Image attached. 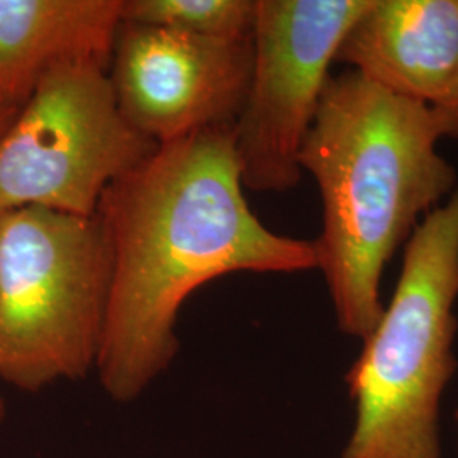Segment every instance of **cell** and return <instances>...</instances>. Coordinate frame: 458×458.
<instances>
[{"label": "cell", "instance_id": "cell-1", "mask_svg": "<svg viewBox=\"0 0 458 458\" xmlns=\"http://www.w3.org/2000/svg\"><path fill=\"white\" fill-rule=\"evenodd\" d=\"M243 189L225 126L158 145L100 197L113 278L96 369L117 403H131L175 359L179 311L199 287L234 272L318 268L314 242L270 231Z\"/></svg>", "mask_w": 458, "mask_h": 458}, {"label": "cell", "instance_id": "cell-2", "mask_svg": "<svg viewBox=\"0 0 458 458\" xmlns=\"http://www.w3.org/2000/svg\"><path fill=\"white\" fill-rule=\"evenodd\" d=\"M431 109L348 70L329 77L301 151L321 194L323 229L312 240L338 327L365 340L382 318L386 263L418 217L438 208L457 172L438 153Z\"/></svg>", "mask_w": 458, "mask_h": 458}, {"label": "cell", "instance_id": "cell-3", "mask_svg": "<svg viewBox=\"0 0 458 458\" xmlns=\"http://www.w3.org/2000/svg\"><path fill=\"white\" fill-rule=\"evenodd\" d=\"M404 251L393 302L346 376L357 425L344 458H440L438 404L457 369L458 191Z\"/></svg>", "mask_w": 458, "mask_h": 458}, {"label": "cell", "instance_id": "cell-4", "mask_svg": "<svg viewBox=\"0 0 458 458\" xmlns=\"http://www.w3.org/2000/svg\"><path fill=\"white\" fill-rule=\"evenodd\" d=\"M111 278L98 216L0 214V380L38 393L96 369Z\"/></svg>", "mask_w": 458, "mask_h": 458}, {"label": "cell", "instance_id": "cell-5", "mask_svg": "<svg viewBox=\"0 0 458 458\" xmlns=\"http://www.w3.org/2000/svg\"><path fill=\"white\" fill-rule=\"evenodd\" d=\"M157 147L121 114L107 68H58L0 138V214L43 208L92 217L106 189Z\"/></svg>", "mask_w": 458, "mask_h": 458}, {"label": "cell", "instance_id": "cell-6", "mask_svg": "<svg viewBox=\"0 0 458 458\" xmlns=\"http://www.w3.org/2000/svg\"><path fill=\"white\" fill-rule=\"evenodd\" d=\"M370 0H255L251 73L233 124L243 187L285 192L346 33Z\"/></svg>", "mask_w": 458, "mask_h": 458}, {"label": "cell", "instance_id": "cell-7", "mask_svg": "<svg viewBox=\"0 0 458 458\" xmlns=\"http://www.w3.org/2000/svg\"><path fill=\"white\" fill-rule=\"evenodd\" d=\"M251 38L204 39L123 22L109 65L115 102L155 145L233 126L251 73Z\"/></svg>", "mask_w": 458, "mask_h": 458}, {"label": "cell", "instance_id": "cell-8", "mask_svg": "<svg viewBox=\"0 0 458 458\" xmlns=\"http://www.w3.org/2000/svg\"><path fill=\"white\" fill-rule=\"evenodd\" d=\"M335 62L394 96L435 107L458 72V0H370Z\"/></svg>", "mask_w": 458, "mask_h": 458}, {"label": "cell", "instance_id": "cell-9", "mask_svg": "<svg viewBox=\"0 0 458 458\" xmlns=\"http://www.w3.org/2000/svg\"><path fill=\"white\" fill-rule=\"evenodd\" d=\"M123 0H0V96L17 109L48 73L107 68Z\"/></svg>", "mask_w": 458, "mask_h": 458}, {"label": "cell", "instance_id": "cell-10", "mask_svg": "<svg viewBox=\"0 0 458 458\" xmlns=\"http://www.w3.org/2000/svg\"><path fill=\"white\" fill-rule=\"evenodd\" d=\"M255 0H123V22L204 39L251 38Z\"/></svg>", "mask_w": 458, "mask_h": 458}, {"label": "cell", "instance_id": "cell-11", "mask_svg": "<svg viewBox=\"0 0 458 458\" xmlns=\"http://www.w3.org/2000/svg\"><path fill=\"white\" fill-rule=\"evenodd\" d=\"M429 109L440 136L458 140V72L446 98Z\"/></svg>", "mask_w": 458, "mask_h": 458}, {"label": "cell", "instance_id": "cell-12", "mask_svg": "<svg viewBox=\"0 0 458 458\" xmlns=\"http://www.w3.org/2000/svg\"><path fill=\"white\" fill-rule=\"evenodd\" d=\"M17 113H19V109L0 96V138L4 132L9 130V126L16 119Z\"/></svg>", "mask_w": 458, "mask_h": 458}, {"label": "cell", "instance_id": "cell-13", "mask_svg": "<svg viewBox=\"0 0 458 458\" xmlns=\"http://www.w3.org/2000/svg\"><path fill=\"white\" fill-rule=\"evenodd\" d=\"M4 418H5V404H4V399L0 397V425H2Z\"/></svg>", "mask_w": 458, "mask_h": 458}, {"label": "cell", "instance_id": "cell-14", "mask_svg": "<svg viewBox=\"0 0 458 458\" xmlns=\"http://www.w3.org/2000/svg\"><path fill=\"white\" fill-rule=\"evenodd\" d=\"M457 420H458V412H457Z\"/></svg>", "mask_w": 458, "mask_h": 458}]
</instances>
